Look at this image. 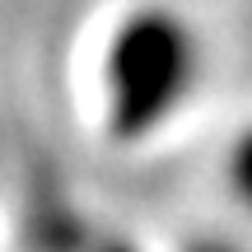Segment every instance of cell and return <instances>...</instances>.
<instances>
[{
  "instance_id": "obj_1",
  "label": "cell",
  "mask_w": 252,
  "mask_h": 252,
  "mask_svg": "<svg viewBox=\"0 0 252 252\" xmlns=\"http://www.w3.org/2000/svg\"><path fill=\"white\" fill-rule=\"evenodd\" d=\"M196 80V37L168 9H140L117 28L108 47L112 131L140 140L182 103Z\"/></svg>"
},
{
  "instance_id": "obj_2",
  "label": "cell",
  "mask_w": 252,
  "mask_h": 252,
  "mask_svg": "<svg viewBox=\"0 0 252 252\" xmlns=\"http://www.w3.org/2000/svg\"><path fill=\"white\" fill-rule=\"evenodd\" d=\"M229 178H234L238 196L252 206V126L243 131V140L234 145V159H229Z\"/></svg>"
},
{
  "instance_id": "obj_3",
  "label": "cell",
  "mask_w": 252,
  "mask_h": 252,
  "mask_svg": "<svg viewBox=\"0 0 252 252\" xmlns=\"http://www.w3.org/2000/svg\"><path fill=\"white\" fill-rule=\"evenodd\" d=\"M187 252H238V248L224 243V238H206V243H196V248H187Z\"/></svg>"
}]
</instances>
